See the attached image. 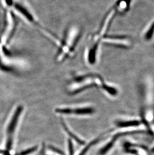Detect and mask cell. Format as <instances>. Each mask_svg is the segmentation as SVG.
<instances>
[{"label":"cell","mask_w":154,"mask_h":155,"mask_svg":"<svg viewBox=\"0 0 154 155\" xmlns=\"http://www.w3.org/2000/svg\"><path fill=\"white\" fill-rule=\"evenodd\" d=\"M79 35V31L75 27L72 28L68 31L65 39L64 41H62L61 45L59 47V51L56 58L57 61H62L73 52L77 44Z\"/></svg>","instance_id":"cell-1"},{"label":"cell","mask_w":154,"mask_h":155,"mask_svg":"<svg viewBox=\"0 0 154 155\" xmlns=\"http://www.w3.org/2000/svg\"><path fill=\"white\" fill-rule=\"evenodd\" d=\"M103 42L121 48H129L133 45V40L130 37L126 36H110L104 37Z\"/></svg>","instance_id":"cell-2"},{"label":"cell","mask_w":154,"mask_h":155,"mask_svg":"<svg viewBox=\"0 0 154 155\" xmlns=\"http://www.w3.org/2000/svg\"><path fill=\"white\" fill-rule=\"evenodd\" d=\"M7 25L5 30L4 33L2 37V41L3 43L7 42L13 33L14 27H15V22L13 17L10 11H8L7 13Z\"/></svg>","instance_id":"cell-3"},{"label":"cell","mask_w":154,"mask_h":155,"mask_svg":"<svg viewBox=\"0 0 154 155\" xmlns=\"http://www.w3.org/2000/svg\"><path fill=\"white\" fill-rule=\"evenodd\" d=\"M131 0H117L113 6L117 14L124 13L129 8Z\"/></svg>","instance_id":"cell-4"},{"label":"cell","mask_w":154,"mask_h":155,"mask_svg":"<svg viewBox=\"0 0 154 155\" xmlns=\"http://www.w3.org/2000/svg\"><path fill=\"white\" fill-rule=\"evenodd\" d=\"M23 109V107L22 106H19L17 108L15 114H14L13 117L12 118V120L11 121L8 128V133L9 134H12L15 130L16 124H17L18 120L19 119L20 115L22 112Z\"/></svg>","instance_id":"cell-5"},{"label":"cell","mask_w":154,"mask_h":155,"mask_svg":"<svg viewBox=\"0 0 154 155\" xmlns=\"http://www.w3.org/2000/svg\"><path fill=\"white\" fill-rule=\"evenodd\" d=\"M94 112V110L91 107L86 108H77L75 110L72 109V114H78V115H85V114H91Z\"/></svg>","instance_id":"cell-6"},{"label":"cell","mask_w":154,"mask_h":155,"mask_svg":"<svg viewBox=\"0 0 154 155\" xmlns=\"http://www.w3.org/2000/svg\"><path fill=\"white\" fill-rule=\"evenodd\" d=\"M61 124H62L63 127L64 128V130H65L66 133L70 136V137H71V138H73L75 140H76V142H77L79 144L81 145H84L85 143L84 141H83V140H80L79 138H78V137L76 136V135L74 134L73 133H72V132L70 131V130L68 128L65 123L63 120H61Z\"/></svg>","instance_id":"cell-7"},{"label":"cell","mask_w":154,"mask_h":155,"mask_svg":"<svg viewBox=\"0 0 154 155\" xmlns=\"http://www.w3.org/2000/svg\"><path fill=\"white\" fill-rule=\"evenodd\" d=\"M139 121L134 120V121H120L117 123V126L120 127H127L131 126H136L139 125Z\"/></svg>","instance_id":"cell-8"},{"label":"cell","mask_w":154,"mask_h":155,"mask_svg":"<svg viewBox=\"0 0 154 155\" xmlns=\"http://www.w3.org/2000/svg\"><path fill=\"white\" fill-rule=\"evenodd\" d=\"M100 138H98V139L93 140L92 142H90L88 145L86 146V147L81 151V152L80 153V154L79 155H85L87 153L88 150L90 149L92 146L97 143L99 140H100Z\"/></svg>","instance_id":"cell-9"},{"label":"cell","mask_w":154,"mask_h":155,"mask_svg":"<svg viewBox=\"0 0 154 155\" xmlns=\"http://www.w3.org/2000/svg\"><path fill=\"white\" fill-rule=\"evenodd\" d=\"M38 149V147L37 146L34 147L32 148H30L26 150L25 151H22V152L18 154L17 155H28L31 154L32 153H34Z\"/></svg>","instance_id":"cell-10"},{"label":"cell","mask_w":154,"mask_h":155,"mask_svg":"<svg viewBox=\"0 0 154 155\" xmlns=\"http://www.w3.org/2000/svg\"><path fill=\"white\" fill-rule=\"evenodd\" d=\"M56 113L63 114H71V108H57L56 110Z\"/></svg>","instance_id":"cell-11"},{"label":"cell","mask_w":154,"mask_h":155,"mask_svg":"<svg viewBox=\"0 0 154 155\" xmlns=\"http://www.w3.org/2000/svg\"><path fill=\"white\" fill-rule=\"evenodd\" d=\"M49 149L52 151H54V152L56 153L59 154V155H65V153L61 150H60V149H59L58 148H56L55 147L53 146H51V145L49 146Z\"/></svg>","instance_id":"cell-12"},{"label":"cell","mask_w":154,"mask_h":155,"mask_svg":"<svg viewBox=\"0 0 154 155\" xmlns=\"http://www.w3.org/2000/svg\"><path fill=\"white\" fill-rule=\"evenodd\" d=\"M69 151V155H74V148L73 145L71 140H69L68 141Z\"/></svg>","instance_id":"cell-13"}]
</instances>
